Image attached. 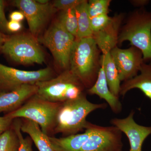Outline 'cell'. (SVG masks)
Instances as JSON below:
<instances>
[{
  "instance_id": "44dd1931",
  "label": "cell",
  "mask_w": 151,
  "mask_h": 151,
  "mask_svg": "<svg viewBox=\"0 0 151 151\" xmlns=\"http://www.w3.org/2000/svg\"><path fill=\"white\" fill-rule=\"evenodd\" d=\"M57 19L67 32L76 38L78 24L74 9L60 11Z\"/></svg>"
},
{
  "instance_id": "f1b7e54d",
  "label": "cell",
  "mask_w": 151,
  "mask_h": 151,
  "mask_svg": "<svg viewBox=\"0 0 151 151\" xmlns=\"http://www.w3.org/2000/svg\"><path fill=\"white\" fill-rule=\"evenodd\" d=\"M7 30L12 32H17L19 31L22 28V24L20 22L10 20L8 21L7 24Z\"/></svg>"
},
{
  "instance_id": "484cf974",
  "label": "cell",
  "mask_w": 151,
  "mask_h": 151,
  "mask_svg": "<svg viewBox=\"0 0 151 151\" xmlns=\"http://www.w3.org/2000/svg\"><path fill=\"white\" fill-rule=\"evenodd\" d=\"M84 0H55L52 3L53 7L58 10H66L74 9Z\"/></svg>"
},
{
  "instance_id": "4316f807",
  "label": "cell",
  "mask_w": 151,
  "mask_h": 151,
  "mask_svg": "<svg viewBox=\"0 0 151 151\" xmlns=\"http://www.w3.org/2000/svg\"><path fill=\"white\" fill-rule=\"evenodd\" d=\"M8 21L4 12V2L0 0V29L3 31H7V24Z\"/></svg>"
},
{
  "instance_id": "30bf717a",
  "label": "cell",
  "mask_w": 151,
  "mask_h": 151,
  "mask_svg": "<svg viewBox=\"0 0 151 151\" xmlns=\"http://www.w3.org/2000/svg\"><path fill=\"white\" fill-rule=\"evenodd\" d=\"M13 4L24 14L27 20L30 33L36 37L57 11L50 3L42 4L36 0H15Z\"/></svg>"
},
{
  "instance_id": "d6986e66",
  "label": "cell",
  "mask_w": 151,
  "mask_h": 151,
  "mask_svg": "<svg viewBox=\"0 0 151 151\" xmlns=\"http://www.w3.org/2000/svg\"><path fill=\"white\" fill-rule=\"evenodd\" d=\"M100 63L105 71L110 91L116 97H119L121 81L118 70L110 52L102 54L100 58Z\"/></svg>"
},
{
  "instance_id": "6da1fadb",
  "label": "cell",
  "mask_w": 151,
  "mask_h": 151,
  "mask_svg": "<svg viewBox=\"0 0 151 151\" xmlns=\"http://www.w3.org/2000/svg\"><path fill=\"white\" fill-rule=\"evenodd\" d=\"M100 50L92 37L76 38L70 55L69 69L87 89L95 83L101 65Z\"/></svg>"
},
{
  "instance_id": "7402d4cb",
  "label": "cell",
  "mask_w": 151,
  "mask_h": 151,
  "mask_svg": "<svg viewBox=\"0 0 151 151\" xmlns=\"http://www.w3.org/2000/svg\"><path fill=\"white\" fill-rule=\"evenodd\" d=\"M19 142L15 132L6 130L0 136V151H18Z\"/></svg>"
},
{
  "instance_id": "8fae6325",
  "label": "cell",
  "mask_w": 151,
  "mask_h": 151,
  "mask_svg": "<svg viewBox=\"0 0 151 151\" xmlns=\"http://www.w3.org/2000/svg\"><path fill=\"white\" fill-rule=\"evenodd\" d=\"M110 53L121 81H127L138 75L144 62L143 54L140 50L133 46L127 49L116 46L111 50Z\"/></svg>"
},
{
  "instance_id": "277c9868",
  "label": "cell",
  "mask_w": 151,
  "mask_h": 151,
  "mask_svg": "<svg viewBox=\"0 0 151 151\" xmlns=\"http://www.w3.org/2000/svg\"><path fill=\"white\" fill-rule=\"evenodd\" d=\"M35 84L38 87L37 96L53 103H62L77 99L84 94L85 88L69 69L63 70L56 77Z\"/></svg>"
},
{
  "instance_id": "cb8c5ba5",
  "label": "cell",
  "mask_w": 151,
  "mask_h": 151,
  "mask_svg": "<svg viewBox=\"0 0 151 151\" xmlns=\"http://www.w3.org/2000/svg\"><path fill=\"white\" fill-rule=\"evenodd\" d=\"M21 122L18 121L15 123L14 126V132L18 138L19 142L18 151H32L31 139L24 138L21 130Z\"/></svg>"
},
{
  "instance_id": "e0dca14e",
  "label": "cell",
  "mask_w": 151,
  "mask_h": 151,
  "mask_svg": "<svg viewBox=\"0 0 151 151\" xmlns=\"http://www.w3.org/2000/svg\"><path fill=\"white\" fill-rule=\"evenodd\" d=\"M91 124L89 122L86 129L82 134L59 138L49 137L54 151H79L91 134Z\"/></svg>"
},
{
  "instance_id": "d6a6232c",
  "label": "cell",
  "mask_w": 151,
  "mask_h": 151,
  "mask_svg": "<svg viewBox=\"0 0 151 151\" xmlns=\"http://www.w3.org/2000/svg\"><path fill=\"white\" fill-rule=\"evenodd\" d=\"M40 4H45L49 3V1L47 0H36Z\"/></svg>"
},
{
  "instance_id": "4dcf8cb0",
  "label": "cell",
  "mask_w": 151,
  "mask_h": 151,
  "mask_svg": "<svg viewBox=\"0 0 151 151\" xmlns=\"http://www.w3.org/2000/svg\"><path fill=\"white\" fill-rule=\"evenodd\" d=\"M150 1L148 0H133L131 1V3L135 6L143 8L145 7V6L147 5Z\"/></svg>"
},
{
  "instance_id": "ba28073f",
  "label": "cell",
  "mask_w": 151,
  "mask_h": 151,
  "mask_svg": "<svg viewBox=\"0 0 151 151\" xmlns=\"http://www.w3.org/2000/svg\"><path fill=\"white\" fill-rule=\"evenodd\" d=\"M50 67L37 70H24L8 67L0 63V88L11 91L24 84H35L54 78Z\"/></svg>"
},
{
  "instance_id": "5b68a950",
  "label": "cell",
  "mask_w": 151,
  "mask_h": 151,
  "mask_svg": "<svg viewBox=\"0 0 151 151\" xmlns=\"http://www.w3.org/2000/svg\"><path fill=\"white\" fill-rule=\"evenodd\" d=\"M61 104L43 100L36 94L20 108L7 115L13 119L22 118L35 122L42 132L48 136L54 132Z\"/></svg>"
},
{
  "instance_id": "3957f363",
  "label": "cell",
  "mask_w": 151,
  "mask_h": 151,
  "mask_svg": "<svg viewBox=\"0 0 151 151\" xmlns=\"http://www.w3.org/2000/svg\"><path fill=\"white\" fill-rule=\"evenodd\" d=\"M126 41L142 51L144 62L151 61V12L143 8L131 14L119 32L118 44Z\"/></svg>"
},
{
  "instance_id": "2e32d148",
  "label": "cell",
  "mask_w": 151,
  "mask_h": 151,
  "mask_svg": "<svg viewBox=\"0 0 151 151\" xmlns=\"http://www.w3.org/2000/svg\"><path fill=\"white\" fill-rule=\"evenodd\" d=\"M87 92L89 94H96L100 99L105 100L115 114H119L122 112V103L119 100V97H116L110 91L105 71L102 66L100 68L95 83L91 88L87 89Z\"/></svg>"
},
{
  "instance_id": "ac0fdd59",
  "label": "cell",
  "mask_w": 151,
  "mask_h": 151,
  "mask_svg": "<svg viewBox=\"0 0 151 151\" xmlns=\"http://www.w3.org/2000/svg\"><path fill=\"white\" fill-rule=\"evenodd\" d=\"M22 132L29 135L39 151H54L50 140L49 137L42 131L39 125L34 122L25 119L21 122Z\"/></svg>"
},
{
  "instance_id": "52a82bcc",
  "label": "cell",
  "mask_w": 151,
  "mask_h": 151,
  "mask_svg": "<svg viewBox=\"0 0 151 151\" xmlns=\"http://www.w3.org/2000/svg\"><path fill=\"white\" fill-rule=\"evenodd\" d=\"M37 40L49 50L58 67L63 70L69 68L70 52L76 37L65 29L58 20L52 22Z\"/></svg>"
},
{
  "instance_id": "4fadbf2b",
  "label": "cell",
  "mask_w": 151,
  "mask_h": 151,
  "mask_svg": "<svg viewBox=\"0 0 151 151\" xmlns=\"http://www.w3.org/2000/svg\"><path fill=\"white\" fill-rule=\"evenodd\" d=\"M37 91L36 84H24L11 91L0 92V113L17 110Z\"/></svg>"
},
{
  "instance_id": "d4e9b609",
  "label": "cell",
  "mask_w": 151,
  "mask_h": 151,
  "mask_svg": "<svg viewBox=\"0 0 151 151\" xmlns=\"http://www.w3.org/2000/svg\"><path fill=\"white\" fill-rule=\"evenodd\" d=\"M111 19V17L108 14L100 15L90 18L92 33L97 32L102 29L109 23Z\"/></svg>"
},
{
  "instance_id": "5bb4252c",
  "label": "cell",
  "mask_w": 151,
  "mask_h": 151,
  "mask_svg": "<svg viewBox=\"0 0 151 151\" xmlns=\"http://www.w3.org/2000/svg\"><path fill=\"white\" fill-rule=\"evenodd\" d=\"M123 19L122 14L111 17L109 23L102 29L93 33L94 39L102 54L110 52L111 50L117 46L119 30Z\"/></svg>"
},
{
  "instance_id": "f546056e",
  "label": "cell",
  "mask_w": 151,
  "mask_h": 151,
  "mask_svg": "<svg viewBox=\"0 0 151 151\" xmlns=\"http://www.w3.org/2000/svg\"><path fill=\"white\" fill-rule=\"evenodd\" d=\"M9 18L10 20L14 21L20 22L23 20L25 18L24 14L21 11H14L10 14Z\"/></svg>"
},
{
  "instance_id": "7a4b0ae2",
  "label": "cell",
  "mask_w": 151,
  "mask_h": 151,
  "mask_svg": "<svg viewBox=\"0 0 151 151\" xmlns=\"http://www.w3.org/2000/svg\"><path fill=\"white\" fill-rule=\"evenodd\" d=\"M107 107L106 103L95 104L89 102L85 93L77 99L61 103L53 132L60 133L65 137L76 134L86 129L89 122L86 120L89 114Z\"/></svg>"
},
{
  "instance_id": "603a6c76",
  "label": "cell",
  "mask_w": 151,
  "mask_h": 151,
  "mask_svg": "<svg viewBox=\"0 0 151 151\" xmlns=\"http://www.w3.org/2000/svg\"><path fill=\"white\" fill-rule=\"evenodd\" d=\"M111 0H90L87 9L90 18L102 14H108Z\"/></svg>"
},
{
  "instance_id": "1f68e13d",
  "label": "cell",
  "mask_w": 151,
  "mask_h": 151,
  "mask_svg": "<svg viewBox=\"0 0 151 151\" xmlns=\"http://www.w3.org/2000/svg\"><path fill=\"white\" fill-rule=\"evenodd\" d=\"M7 37L3 34L2 33L0 32V49L1 48V47L5 41Z\"/></svg>"
},
{
  "instance_id": "9c48e42d",
  "label": "cell",
  "mask_w": 151,
  "mask_h": 151,
  "mask_svg": "<svg viewBox=\"0 0 151 151\" xmlns=\"http://www.w3.org/2000/svg\"><path fill=\"white\" fill-rule=\"evenodd\" d=\"M89 138L79 151H123L122 132L114 126L91 124Z\"/></svg>"
},
{
  "instance_id": "7c38bea8",
  "label": "cell",
  "mask_w": 151,
  "mask_h": 151,
  "mask_svg": "<svg viewBox=\"0 0 151 151\" xmlns=\"http://www.w3.org/2000/svg\"><path fill=\"white\" fill-rule=\"evenodd\" d=\"M135 112L132 111L125 119H111V124L124 133L129 139V151H142V145L151 134V126L145 127L137 124L134 119Z\"/></svg>"
},
{
  "instance_id": "8992f818",
  "label": "cell",
  "mask_w": 151,
  "mask_h": 151,
  "mask_svg": "<svg viewBox=\"0 0 151 151\" xmlns=\"http://www.w3.org/2000/svg\"><path fill=\"white\" fill-rule=\"evenodd\" d=\"M1 50L12 60L23 65L41 64L45 60L37 39L30 33L17 34L7 37Z\"/></svg>"
},
{
  "instance_id": "ffe728a7",
  "label": "cell",
  "mask_w": 151,
  "mask_h": 151,
  "mask_svg": "<svg viewBox=\"0 0 151 151\" xmlns=\"http://www.w3.org/2000/svg\"><path fill=\"white\" fill-rule=\"evenodd\" d=\"M88 1L84 0L83 2L74 9L78 24V31L76 38L92 37L90 17L87 9Z\"/></svg>"
},
{
  "instance_id": "9a60e30c",
  "label": "cell",
  "mask_w": 151,
  "mask_h": 151,
  "mask_svg": "<svg viewBox=\"0 0 151 151\" xmlns=\"http://www.w3.org/2000/svg\"><path fill=\"white\" fill-rule=\"evenodd\" d=\"M139 73L121 84L120 95L124 97L130 90L137 89L150 100L151 103V62L148 63H143Z\"/></svg>"
},
{
  "instance_id": "83f0119b",
  "label": "cell",
  "mask_w": 151,
  "mask_h": 151,
  "mask_svg": "<svg viewBox=\"0 0 151 151\" xmlns=\"http://www.w3.org/2000/svg\"><path fill=\"white\" fill-rule=\"evenodd\" d=\"M13 119L6 115L4 117H0V136L7 130Z\"/></svg>"
}]
</instances>
